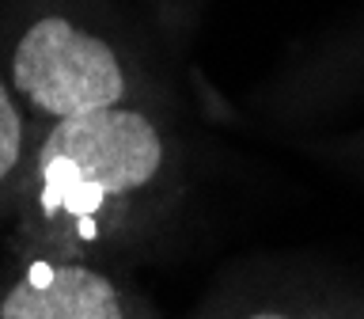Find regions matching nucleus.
<instances>
[{"instance_id": "4", "label": "nucleus", "mask_w": 364, "mask_h": 319, "mask_svg": "<svg viewBox=\"0 0 364 319\" xmlns=\"http://www.w3.org/2000/svg\"><path fill=\"white\" fill-rule=\"evenodd\" d=\"M23 137H27V125H23L19 103L11 95V88L0 80V182H4L23 160Z\"/></svg>"}, {"instance_id": "3", "label": "nucleus", "mask_w": 364, "mask_h": 319, "mask_svg": "<svg viewBox=\"0 0 364 319\" xmlns=\"http://www.w3.org/2000/svg\"><path fill=\"white\" fill-rule=\"evenodd\" d=\"M0 319H141V308L91 262H38L0 296Z\"/></svg>"}, {"instance_id": "1", "label": "nucleus", "mask_w": 364, "mask_h": 319, "mask_svg": "<svg viewBox=\"0 0 364 319\" xmlns=\"http://www.w3.org/2000/svg\"><path fill=\"white\" fill-rule=\"evenodd\" d=\"M167 160L164 125L133 103L53 122L34 167L42 216L91 244L159 187Z\"/></svg>"}, {"instance_id": "5", "label": "nucleus", "mask_w": 364, "mask_h": 319, "mask_svg": "<svg viewBox=\"0 0 364 319\" xmlns=\"http://www.w3.org/2000/svg\"><path fill=\"white\" fill-rule=\"evenodd\" d=\"M243 319H330V315H315V312H284V308H258V312H247Z\"/></svg>"}, {"instance_id": "2", "label": "nucleus", "mask_w": 364, "mask_h": 319, "mask_svg": "<svg viewBox=\"0 0 364 319\" xmlns=\"http://www.w3.org/2000/svg\"><path fill=\"white\" fill-rule=\"evenodd\" d=\"M11 88L53 122L129 103L133 76L122 50L84 23L46 11L23 27L11 50Z\"/></svg>"}]
</instances>
